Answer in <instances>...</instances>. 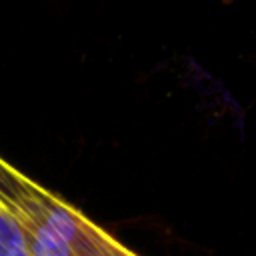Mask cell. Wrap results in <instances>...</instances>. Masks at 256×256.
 Masks as SVG:
<instances>
[{"label":"cell","mask_w":256,"mask_h":256,"mask_svg":"<svg viewBox=\"0 0 256 256\" xmlns=\"http://www.w3.org/2000/svg\"><path fill=\"white\" fill-rule=\"evenodd\" d=\"M0 208L22 228L34 256H94L106 230L0 158Z\"/></svg>","instance_id":"obj_1"},{"label":"cell","mask_w":256,"mask_h":256,"mask_svg":"<svg viewBox=\"0 0 256 256\" xmlns=\"http://www.w3.org/2000/svg\"><path fill=\"white\" fill-rule=\"evenodd\" d=\"M0 256H34L20 224L0 208Z\"/></svg>","instance_id":"obj_2"},{"label":"cell","mask_w":256,"mask_h":256,"mask_svg":"<svg viewBox=\"0 0 256 256\" xmlns=\"http://www.w3.org/2000/svg\"><path fill=\"white\" fill-rule=\"evenodd\" d=\"M94 256H136L134 252H130L128 248H124L116 238H112L108 232L104 234V238L100 240Z\"/></svg>","instance_id":"obj_3"}]
</instances>
